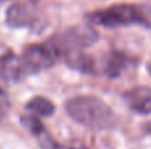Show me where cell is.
<instances>
[{"mask_svg":"<svg viewBox=\"0 0 151 149\" xmlns=\"http://www.w3.org/2000/svg\"><path fill=\"white\" fill-rule=\"evenodd\" d=\"M127 106L142 115L151 114V87L138 86L129 90L123 95Z\"/></svg>","mask_w":151,"mask_h":149,"instance_id":"8992f818","label":"cell"},{"mask_svg":"<svg viewBox=\"0 0 151 149\" xmlns=\"http://www.w3.org/2000/svg\"><path fill=\"white\" fill-rule=\"evenodd\" d=\"M9 110V99L8 95L4 90L0 89V119H3L5 116V114Z\"/></svg>","mask_w":151,"mask_h":149,"instance_id":"7c38bea8","label":"cell"},{"mask_svg":"<svg viewBox=\"0 0 151 149\" xmlns=\"http://www.w3.org/2000/svg\"><path fill=\"white\" fill-rule=\"evenodd\" d=\"M36 21V11L29 3H13L5 13V23L12 28L31 26Z\"/></svg>","mask_w":151,"mask_h":149,"instance_id":"5b68a950","label":"cell"},{"mask_svg":"<svg viewBox=\"0 0 151 149\" xmlns=\"http://www.w3.org/2000/svg\"><path fill=\"white\" fill-rule=\"evenodd\" d=\"M24 74L21 60L13 53H5L0 57V79L4 82H15Z\"/></svg>","mask_w":151,"mask_h":149,"instance_id":"52a82bcc","label":"cell"},{"mask_svg":"<svg viewBox=\"0 0 151 149\" xmlns=\"http://www.w3.org/2000/svg\"><path fill=\"white\" fill-rule=\"evenodd\" d=\"M98 38L99 36L96 29L88 24H81V25L72 26L68 31L52 37L45 44L52 49L56 57L60 60L61 57H65L72 52H77V50L91 46L98 41Z\"/></svg>","mask_w":151,"mask_h":149,"instance_id":"3957f363","label":"cell"},{"mask_svg":"<svg viewBox=\"0 0 151 149\" xmlns=\"http://www.w3.org/2000/svg\"><path fill=\"white\" fill-rule=\"evenodd\" d=\"M20 60L24 74H36L53 66L58 58L47 44H36L27 46Z\"/></svg>","mask_w":151,"mask_h":149,"instance_id":"277c9868","label":"cell"},{"mask_svg":"<svg viewBox=\"0 0 151 149\" xmlns=\"http://www.w3.org/2000/svg\"><path fill=\"white\" fill-rule=\"evenodd\" d=\"M1 3H3V0H0V4H1Z\"/></svg>","mask_w":151,"mask_h":149,"instance_id":"5bb4252c","label":"cell"},{"mask_svg":"<svg viewBox=\"0 0 151 149\" xmlns=\"http://www.w3.org/2000/svg\"><path fill=\"white\" fill-rule=\"evenodd\" d=\"M126 60L125 54L119 52H111L106 55L104 62V71L109 78H117L121 75L122 70L126 66Z\"/></svg>","mask_w":151,"mask_h":149,"instance_id":"9c48e42d","label":"cell"},{"mask_svg":"<svg viewBox=\"0 0 151 149\" xmlns=\"http://www.w3.org/2000/svg\"><path fill=\"white\" fill-rule=\"evenodd\" d=\"M65 62L68 63L70 67L81 71V73H85V74L96 73V63H94V60L91 57H89V55L81 53L80 50L66 54Z\"/></svg>","mask_w":151,"mask_h":149,"instance_id":"ba28073f","label":"cell"},{"mask_svg":"<svg viewBox=\"0 0 151 149\" xmlns=\"http://www.w3.org/2000/svg\"><path fill=\"white\" fill-rule=\"evenodd\" d=\"M21 120V124H23L24 127H25L27 129H28L29 132H31L33 136H36V135H39L40 132L42 131V129H45L44 124L41 123V120H40V118H37V116L35 115H27V116H23V118L20 119Z\"/></svg>","mask_w":151,"mask_h":149,"instance_id":"8fae6325","label":"cell"},{"mask_svg":"<svg viewBox=\"0 0 151 149\" xmlns=\"http://www.w3.org/2000/svg\"><path fill=\"white\" fill-rule=\"evenodd\" d=\"M65 110L74 121L93 129H110L118 124L113 110L96 96H76L66 102Z\"/></svg>","mask_w":151,"mask_h":149,"instance_id":"6da1fadb","label":"cell"},{"mask_svg":"<svg viewBox=\"0 0 151 149\" xmlns=\"http://www.w3.org/2000/svg\"><path fill=\"white\" fill-rule=\"evenodd\" d=\"M88 20L91 24L106 28L127 26L133 24L151 26V18L147 17V12H145L142 7L131 4H115L106 9L96 11L88 15Z\"/></svg>","mask_w":151,"mask_h":149,"instance_id":"7a4b0ae2","label":"cell"},{"mask_svg":"<svg viewBox=\"0 0 151 149\" xmlns=\"http://www.w3.org/2000/svg\"><path fill=\"white\" fill-rule=\"evenodd\" d=\"M27 110L37 118H49L55 114V104L44 96H36L27 103Z\"/></svg>","mask_w":151,"mask_h":149,"instance_id":"30bf717a","label":"cell"},{"mask_svg":"<svg viewBox=\"0 0 151 149\" xmlns=\"http://www.w3.org/2000/svg\"><path fill=\"white\" fill-rule=\"evenodd\" d=\"M147 69H149V71H150V74H151V63H149V65H147Z\"/></svg>","mask_w":151,"mask_h":149,"instance_id":"4fadbf2b","label":"cell"}]
</instances>
